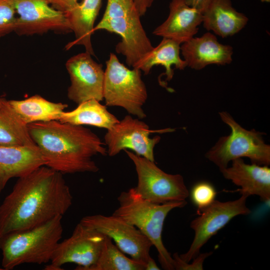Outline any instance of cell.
Returning a JSON list of instances; mask_svg holds the SVG:
<instances>
[{"instance_id":"5","label":"cell","mask_w":270,"mask_h":270,"mask_svg":"<svg viewBox=\"0 0 270 270\" xmlns=\"http://www.w3.org/2000/svg\"><path fill=\"white\" fill-rule=\"evenodd\" d=\"M219 114L223 122L230 128L231 132L220 138L206 157L220 170L228 167L230 162L242 157L248 158L252 164L270 165V146L265 143L262 134L244 128L226 112Z\"/></svg>"},{"instance_id":"12","label":"cell","mask_w":270,"mask_h":270,"mask_svg":"<svg viewBox=\"0 0 270 270\" xmlns=\"http://www.w3.org/2000/svg\"><path fill=\"white\" fill-rule=\"evenodd\" d=\"M139 12L134 9L120 17L101 20L94 31L104 30L120 36L122 40L116 46L117 53L126 57L127 64L138 68L152 51L154 46L142 24Z\"/></svg>"},{"instance_id":"22","label":"cell","mask_w":270,"mask_h":270,"mask_svg":"<svg viewBox=\"0 0 270 270\" xmlns=\"http://www.w3.org/2000/svg\"><path fill=\"white\" fill-rule=\"evenodd\" d=\"M96 100L79 104L70 112L64 111L59 121L74 125H90L106 130L111 128L119 120L107 109L106 106Z\"/></svg>"},{"instance_id":"33","label":"cell","mask_w":270,"mask_h":270,"mask_svg":"<svg viewBox=\"0 0 270 270\" xmlns=\"http://www.w3.org/2000/svg\"><path fill=\"white\" fill-rule=\"evenodd\" d=\"M160 268L158 266L154 260L151 258L145 264V270H159Z\"/></svg>"},{"instance_id":"4","label":"cell","mask_w":270,"mask_h":270,"mask_svg":"<svg viewBox=\"0 0 270 270\" xmlns=\"http://www.w3.org/2000/svg\"><path fill=\"white\" fill-rule=\"evenodd\" d=\"M62 216H57L32 228L12 232L0 238L4 270L25 264H41L50 261L62 238Z\"/></svg>"},{"instance_id":"34","label":"cell","mask_w":270,"mask_h":270,"mask_svg":"<svg viewBox=\"0 0 270 270\" xmlns=\"http://www.w3.org/2000/svg\"><path fill=\"white\" fill-rule=\"evenodd\" d=\"M260 1L262 2H269L270 0H260Z\"/></svg>"},{"instance_id":"13","label":"cell","mask_w":270,"mask_h":270,"mask_svg":"<svg viewBox=\"0 0 270 270\" xmlns=\"http://www.w3.org/2000/svg\"><path fill=\"white\" fill-rule=\"evenodd\" d=\"M91 56L86 52L78 54L66 64L70 80L68 97L78 104L90 100H104V70Z\"/></svg>"},{"instance_id":"32","label":"cell","mask_w":270,"mask_h":270,"mask_svg":"<svg viewBox=\"0 0 270 270\" xmlns=\"http://www.w3.org/2000/svg\"><path fill=\"white\" fill-rule=\"evenodd\" d=\"M211 0H186V4L190 6L203 12L208 5Z\"/></svg>"},{"instance_id":"10","label":"cell","mask_w":270,"mask_h":270,"mask_svg":"<svg viewBox=\"0 0 270 270\" xmlns=\"http://www.w3.org/2000/svg\"><path fill=\"white\" fill-rule=\"evenodd\" d=\"M174 130L170 128L160 130H150L148 125L140 119L126 116L111 128L108 130L104 136L107 154L114 156L122 150H130L138 156L154 162V148L160 137H150L152 132H168Z\"/></svg>"},{"instance_id":"35","label":"cell","mask_w":270,"mask_h":270,"mask_svg":"<svg viewBox=\"0 0 270 270\" xmlns=\"http://www.w3.org/2000/svg\"><path fill=\"white\" fill-rule=\"evenodd\" d=\"M4 270V269L3 268H0V270Z\"/></svg>"},{"instance_id":"16","label":"cell","mask_w":270,"mask_h":270,"mask_svg":"<svg viewBox=\"0 0 270 270\" xmlns=\"http://www.w3.org/2000/svg\"><path fill=\"white\" fill-rule=\"evenodd\" d=\"M180 50L187 66L196 70L211 64H230L233 54L231 46L220 44L216 36L210 32L191 38L182 44Z\"/></svg>"},{"instance_id":"7","label":"cell","mask_w":270,"mask_h":270,"mask_svg":"<svg viewBox=\"0 0 270 270\" xmlns=\"http://www.w3.org/2000/svg\"><path fill=\"white\" fill-rule=\"evenodd\" d=\"M124 151L132 162L138 176L136 192L144 198L157 204L186 200L189 192L182 176L166 173L152 161L132 152Z\"/></svg>"},{"instance_id":"31","label":"cell","mask_w":270,"mask_h":270,"mask_svg":"<svg viewBox=\"0 0 270 270\" xmlns=\"http://www.w3.org/2000/svg\"><path fill=\"white\" fill-rule=\"evenodd\" d=\"M154 0H134L136 8L140 16L144 15Z\"/></svg>"},{"instance_id":"17","label":"cell","mask_w":270,"mask_h":270,"mask_svg":"<svg viewBox=\"0 0 270 270\" xmlns=\"http://www.w3.org/2000/svg\"><path fill=\"white\" fill-rule=\"evenodd\" d=\"M169 8L168 18L153 34L183 44L198 32L202 14L189 6L186 0H171Z\"/></svg>"},{"instance_id":"29","label":"cell","mask_w":270,"mask_h":270,"mask_svg":"<svg viewBox=\"0 0 270 270\" xmlns=\"http://www.w3.org/2000/svg\"><path fill=\"white\" fill-rule=\"evenodd\" d=\"M212 254V252L199 254L194 258L192 264L182 261L177 252L174 253L172 258L174 260V268L177 270H202L203 263L205 259Z\"/></svg>"},{"instance_id":"18","label":"cell","mask_w":270,"mask_h":270,"mask_svg":"<svg viewBox=\"0 0 270 270\" xmlns=\"http://www.w3.org/2000/svg\"><path fill=\"white\" fill-rule=\"evenodd\" d=\"M45 164L38 146H0V194L10 179L26 175Z\"/></svg>"},{"instance_id":"2","label":"cell","mask_w":270,"mask_h":270,"mask_svg":"<svg viewBox=\"0 0 270 270\" xmlns=\"http://www.w3.org/2000/svg\"><path fill=\"white\" fill-rule=\"evenodd\" d=\"M27 127L45 166L62 174L96 172L99 168L93 157L107 154L100 138L82 126L51 120L30 123Z\"/></svg>"},{"instance_id":"21","label":"cell","mask_w":270,"mask_h":270,"mask_svg":"<svg viewBox=\"0 0 270 270\" xmlns=\"http://www.w3.org/2000/svg\"><path fill=\"white\" fill-rule=\"evenodd\" d=\"M0 146H37L31 138L27 124L4 98L0 97Z\"/></svg>"},{"instance_id":"30","label":"cell","mask_w":270,"mask_h":270,"mask_svg":"<svg viewBox=\"0 0 270 270\" xmlns=\"http://www.w3.org/2000/svg\"><path fill=\"white\" fill-rule=\"evenodd\" d=\"M78 0H48L50 5L55 10L65 12L74 7Z\"/></svg>"},{"instance_id":"1","label":"cell","mask_w":270,"mask_h":270,"mask_svg":"<svg viewBox=\"0 0 270 270\" xmlns=\"http://www.w3.org/2000/svg\"><path fill=\"white\" fill-rule=\"evenodd\" d=\"M63 174L46 166L18 178L0 205V238L62 216L72 203Z\"/></svg>"},{"instance_id":"28","label":"cell","mask_w":270,"mask_h":270,"mask_svg":"<svg viewBox=\"0 0 270 270\" xmlns=\"http://www.w3.org/2000/svg\"><path fill=\"white\" fill-rule=\"evenodd\" d=\"M136 8L134 0H108L102 20L124 16Z\"/></svg>"},{"instance_id":"11","label":"cell","mask_w":270,"mask_h":270,"mask_svg":"<svg viewBox=\"0 0 270 270\" xmlns=\"http://www.w3.org/2000/svg\"><path fill=\"white\" fill-rule=\"evenodd\" d=\"M80 222L110 237L122 252L134 260L146 264L152 258V242L136 226L118 216L98 214L84 216Z\"/></svg>"},{"instance_id":"15","label":"cell","mask_w":270,"mask_h":270,"mask_svg":"<svg viewBox=\"0 0 270 270\" xmlns=\"http://www.w3.org/2000/svg\"><path fill=\"white\" fill-rule=\"evenodd\" d=\"M224 177L240 188L241 195H256L264 202L270 200V168L268 166L245 163L242 158L232 160L230 167L220 170Z\"/></svg>"},{"instance_id":"23","label":"cell","mask_w":270,"mask_h":270,"mask_svg":"<svg viewBox=\"0 0 270 270\" xmlns=\"http://www.w3.org/2000/svg\"><path fill=\"white\" fill-rule=\"evenodd\" d=\"M10 104L26 124L38 122L59 120L62 113L68 106L54 102L39 95L24 100H9Z\"/></svg>"},{"instance_id":"6","label":"cell","mask_w":270,"mask_h":270,"mask_svg":"<svg viewBox=\"0 0 270 270\" xmlns=\"http://www.w3.org/2000/svg\"><path fill=\"white\" fill-rule=\"evenodd\" d=\"M148 96L142 71L126 68L114 54L110 53L104 70L103 96L106 106L122 108L141 120L146 116L143 106Z\"/></svg>"},{"instance_id":"9","label":"cell","mask_w":270,"mask_h":270,"mask_svg":"<svg viewBox=\"0 0 270 270\" xmlns=\"http://www.w3.org/2000/svg\"><path fill=\"white\" fill-rule=\"evenodd\" d=\"M104 236L80 222L70 237L58 243L45 270H62V265L74 263L78 265L76 270H88L99 256Z\"/></svg>"},{"instance_id":"14","label":"cell","mask_w":270,"mask_h":270,"mask_svg":"<svg viewBox=\"0 0 270 270\" xmlns=\"http://www.w3.org/2000/svg\"><path fill=\"white\" fill-rule=\"evenodd\" d=\"M16 14L14 32L19 34H41L50 30L71 32L64 12L54 8L48 0H11Z\"/></svg>"},{"instance_id":"19","label":"cell","mask_w":270,"mask_h":270,"mask_svg":"<svg viewBox=\"0 0 270 270\" xmlns=\"http://www.w3.org/2000/svg\"><path fill=\"white\" fill-rule=\"evenodd\" d=\"M202 14L204 27L223 38L238 33L248 22L244 14L234 8L230 0H211Z\"/></svg>"},{"instance_id":"26","label":"cell","mask_w":270,"mask_h":270,"mask_svg":"<svg viewBox=\"0 0 270 270\" xmlns=\"http://www.w3.org/2000/svg\"><path fill=\"white\" fill-rule=\"evenodd\" d=\"M216 192L210 183L201 182L196 184L190 192L192 202L197 207V213L211 204L215 200Z\"/></svg>"},{"instance_id":"25","label":"cell","mask_w":270,"mask_h":270,"mask_svg":"<svg viewBox=\"0 0 270 270\" xmlns=\"http://www.w3.org/2000/svg\"><path fill=\"white\" fill-rule=\"evenodd\" d=\"M88 270H145V264L126 256L112 240L105 236L99 256Z\"/></svg>"},{"instance_id":"27","label":"cell","mask_w":270,"mask_h":270,"mask_svg":"<svg viewBox=\"0 0 270 270\" xmlns=\"http://www.w3.org/2000/svg\"><path fill=\"white\" fill-rule=\"evenodd\" d=\"M16 12L11 0H0V37L15 31Z\"/></svg>"},{"instance_id":"8","label":"cell","mask_w":270,"mask_h":270,"mask_svg":"<svg viewBox=\"0 0 270 270\" xmlns=\"http://www.w3.org/2000/svg\"><path fill=\"white\" fill-rule=\"evenodd\" d=\"M248 198L241 195L234 200L222 202L214 200L202 210L198 214L199 216L190 223V228L194 232L193 241L188 250L179 255L180 258L188 263L198 256L202 246L234 218L250 214L251 210L246 204Z\"/></svg>"},{"instance_id":"3","label":"cell","mask_w":270,"mask_h":270,"mask_svg":"<svg viewBox=\"0 0 270 270\" xmlns=\"http://www.w3.org/2000/svg\"><path fill=\"white\" fill-rule=\"evenodd\" d=\"M119 206L112 214L136 226L146 236L158 252L159 262L163 269L174 270V260L162 240L165 219L172 210L182 208L187 202H169L157 204L142 198L135 188L122 192L118 197Z\"/></svg>"},{"instance_id":"20","label":"cell","mask_w":270,"mask_h":270,"mask_svg":"<svg viewBox=\"0 0 270 270\" xmlns=\"http://www.w3.org/2000/svg\"><path fill=\"white\" fill-rule=\"evenodd\" d=\"M102 0H83L64 12L71 31L76 40L69 44L82 45L86 52L94 55L91 38L94 31V23L100 11Z\"/></svg>"},{"instance_id":"24","label":"cell","mask_w":270,"mask_h":270,"mask_svg":"<svg viewBox=\"0 0 270 270\" xmlns=\"http://www.w3.org/2000/svg\"><path fill=\"white\" fill-rule=\"evenodd\" d=\"M180 44L172 40L163 38L156 48H154L145 60L140 64L138 69L148 74L154 66L160 65L165 68L164 75L166 80H170L174 76V69L182 70L187 66L184 60L180 56Z\"/></svg>"}]
</instances>
